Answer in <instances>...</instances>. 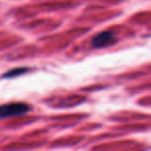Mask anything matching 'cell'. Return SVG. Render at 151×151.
Instances as JSON below:
<instances>
[{"mask_svg":"<svg viewBox=\"0 0 151 151\" xmlns=\"http://www.w3.org/2000/svg\"><path fill=\"white\" fill-rule=\"evenodd\" d=\"M27 71V68L26 67H20V68H14L12 70L7 71V73H4V78H15V77H18L20 75H23Z\"/></svg>","mask_w":151,"mask_h":151,"instance_id":"3957f363","label":"cell"},{"mask_svg":"<svg viewBox=\"0 0 151 151\" xmlns=\"http://www.w3.org/2000/svg\"><path fill=\"white\" fill-rule=\"evenodd\" d=\"M116 42V36L111 31H103L95 35L92 40V46L94 48H105Z\"/></svg>","mask_w":151,"mask_h":151,"instance_id":"7a4b0ae2","label":"cell"},{"mask_svg":"<svg viewBox=\"0 0 151 151\" xmlns=\"http://www.w3.org/2000/svg\"><path fill=\"white\" fill-rule=\"evenodd\" d=\"M30 107L24 103H12L0 106V118L21 116L28 113Z\"/></svg>","mask_w":151,"mask_h":151,"instance_id":"6da1fadb","label":"cell"}]
</instances>
